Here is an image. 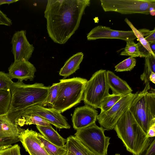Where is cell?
Returning a JSON list of instances; mask_svg holds the SVG:
<instances>
[{
	"mask_svg": "<svg viewBox=\"0 0 155 155\" xmlns=\"http://www.w3.org/2000/svg\"><path fill=\"white\" fill-rule=\"evenodd\" d=\"M123 96L112 94H109L102 101L99 108L101 112H104L109 110Z\"/></svg>",
	"mask_w": 155,
	"mask_h": 155,
	"instance_id": "cell-24",
	"label": "cell"
},
{
	"mask_svg": "<svg viewBox=\"0 0 155 155\" xmlns=\"http://www.w3.org/2000/svg\"><path fill=\"white\" fill-rule=\"evenodd\" d=\"M105 12H114L122 14L140 13L148 15L155 9V0H101Z\"/></svg>",
	"mask_w": 155,
	"mask_h": 155,
	"instance_id": "cell-8",
	"label": "cell"
},
{
	"mask_svg": "<svg viewBox=\"0 0 155 155\" xmlns=\"http://www.w3.org/2000/svg\"><path fill=\"white\" fill-rule=\"evenodd\" d=\"M0 155H21L18 144L7 146L0 149Z\"/></svg>",
	"mask_w": 155,
	"mask_h": 155,
	"instance_id": "cell-30",
	"label": "cell"
},
{
	"mask_svg": "<svg viewBox=\"0 0 155 155\" xmlns=\"http://www.w3.org/2000/svg\"><path fill=\"white\" fill-rule=\"evenodd\" d=\"M152 72L155 73V57L150 54L145 58L144 70L140 79L145 84L149 82V77Z\"/></svg>",
	"mask_w": 155,
	"mask_h": 155,
	"instance_id": "cell-22",
	"label": "cell"
},
{
	"mask_svg": "<svg viewBox=\"0 0 155 155\" xmlns=\"http://www.w3.org/2000/svg\"><path fill=\"white\" fill-rule=\"evenodd\" d=\"M155 14V9L152 10L150 11L149 13V14H150L152 16H154Z\"/></svg>",
	"mask_w": 155,
	"mask_h": 155,
	"instance_id": "cell-40",
	"label": "cell"
},
{
	"mask_svg": "<svg viewBox=\"0 0 155 155\" xmlns=\"http://www.w3.org/2000/svg\"><path fill=\"white\" fill-rule=\"evenodd\" d=\"M83 57L84 54L82 52L77 53L72 55L66 61L61 69L59 74L65 78L73 74L79 68Z\"/></svg>",
	"mask_w": 155,
	"mask_h": 155,
	"instance_id": "cell-19",
	"label": "cell"
},
{
	"mask_svg": "<svg viewBox=\"0 0 155 155\" xmlns=\"http://www.w3.org/2000/svg\"><path fill=\"white\" fill-rule=\"evenodd\" d=\"M24 110L41 117L58 129H69L71 127L66 118L61 113L51 108H48L37 104L28 107Z\"/></svg>",
	"mask_w": 155,
	"mask_h": 155,
	"instance_id": "cell-10",
	"label": "cell"
},
{
	"mask_svg": "<svg viewBox=\"0 0 155 155\" xmlns=\"http://www.w3.org/2000/svg\"><path fill=\"white\" fill-rule=\"evenodd\" d=\"M12 25L11 19L0 10V25L10 26Z\"/></svg>",
	"mask_w": 155,
	"mask_h": 155,
	"instance_id": "cell-34",
	"label": "cell"
},
{
	"mask_svg": "<svg viewBox=\"0 0 155 155\" xmlns=\"http://www.w3.org/2000/svg\"><path fill=\"white\" fill-rule=\"evenodd\" d=\"M114 155H120V154L119 153H116Z\"/></svg>",
	"mask_w": 155,
	"mask_h": 155,
	"instance_id": "cell-42",
	"label": "cell"
},
{
	"mask_svg": "<svg viewBox=\"0 0 155 155\" xmlns=\"http://www.w3.org/2000/svg\"><path fill=\"white\" fill-rule=\"evenodd\" d=\"M88 40L99 39H116L126 41L134 40L137 38L132 31H118L110 27L99 25L93 28L87 34Z\"/></svg>",
	"mask_w": 155,
	"mask_h": 155,
	"instance_id": "cell-12",
	"label": "cell"
},
{
	"mask_svg": "<svg viewBox=\"0 0 155 155\" xmlns=\"http://www.w3.org/2000/svg\"><path fill=\"white\" fill-rule=\"evenodd\" d=\"M76 130L74 136L96 155H107L110 138L105 136L102 127L95 123Z\"/></svg>",
	"mask_w": 155,
	"mask_h": 155,
	"instance_id": "cell-7",
	"label": "cell"
},
{
	"mask_svg": "<svg viewBox=\"0 0 155 155\" xmlns=\"http://www.w3.org/2000/svg\"><path fill=\"white\" fill-rule=\"evenodd\" d=\"M107 79L108 85L113 94L124 96L133 91L126 81L110 71H107Z\"/></svg>",
	"mask_w": 155,
	"mask_h": 155,
	"instance_id": "cell-16",
	"label": "cell"
},
{
	"mask_svg": "<svg viewBox=\"0 0 155 155\" xmlns=\"http://www.w3.org/2000/svg\"><path fill=\"white\" fill-rule=\"evenodd\" d=\"M150 88L148 82L143 89L138 92L129 109L147 134L150 127L155 124V90L150 91Z\"/></svg>",
	"mask_w": 155,
	"mask_h": 155,
	"instance_id": "cell-4",
	"label": "cell"
},
{
	"mask_svg": "<svg viewBox=\"0 0 155 155\" xmlns=\"http://www.w3.org/2000/svg\"><path fill=\"white\" fill-rule=\"evenodd\" d=\"M138 92L131 93L123 96L109 110L104 112H101L97 117L101 127L107 131L113 129L120 117L129 109Z\"/></svg>",
	"mask_w": 155,
	"mask_h": 155,
	"instance_id": "cell-9",
	"label": "cell"
},
{
	"mask_svg": "<svg viewBox=\"0 0 155 155\" xmlns=\"http://www.w3.org/2000/svg\"><path fill=\"white\" fill-rule=\"evenodd\" d=\"M142 34L145 40L149 43L155 42V29L153 30L143 28L138 30Z\"/></svg>",
	"mask_w": 155,
	"mask_h": 155,
	"instance_id": "cell-32",
	"label": "cell"
},
{
	"mask_svg": "<svg viewBox=\"0 0 155 155\" xmlns=\"http://www.w3.org/2000/svg\"><path fill=\"white\" fill-rule=\"evenodd\" d=\"M149 81L155 84V73L152 72L149 77Z\"/></svg>",
	"mask_w": 155,
	"mask_h": 155,
	"instance_id": "cell-38",
	"label": "cell"
},
{
	"mask_svg": "<svg viewBox=\"0 0 155 155\" xmlns=\"http://www.w3.org/2000/svg\"><path fill=\"white\" fill-rule=\"evenodd\" d=\"M90 0H48L44 12L49 37L60 44H65L79 27Z\"/></svg>",
	"mask_w": 155,
	"mask_h": 155,
	"instance_id": "cell-1",
	"label": "cell"
},
{
	"mask_svg": "<svg viewBox=\"0 0 155 155\" xmlns=\"http://www.w3.org/2000/svg\"><path fill=\"white\" fill-rule=\"evenodd\" d=\"M41 134L50 142L59 147L65 146L67 139L62 137L52 127L36 125Z\"/></svg>",
	"mask_w": 155,
	"mask_h": 155,
	"instance_id": "cell-18",
	"label": "cell"
},
{
	"mask_svg": "<svg viewBox=\"0 0 155 155\" xmlns=\"http://www.w3.org/2000/svg\"><path fill=\"white\" fill-rule=\"evenodd\" d=\"M137 44L138 45L139 50L140 53V57L145 58L151 54L139 41Z\"/></svg>",
	"mask_w": 155,
	"mask_h": 155,
	"instance_id": "cell-35",
	"label": "cell"
},
{
	"mask_svg": "<svg viewBox=\"0 0 155 155\" xmlns=\"http://www.w3.org/2000/svg\"><path fill=\"white\" fill-rule=\"evenodd\" d=\"M66 155H74L72 153L69 151H67V152Z\"/></svg>",
	"mask_w": 155,
	"mask_h": 155,
	"instance_id": "cell-41",
	"label": "cell"
},
{
	"mask_svg": "<svg viewBox=\"0 0 155 155\" xmlns=\"http://www.w3.org/2000/svg\"><path fill=\"white\" fill-rule=\"evenodd\" d=\"M124 49L120 53L121 55L128 56L133 58L140 57L138 45L134 40L127 41Z\"/></svg>",
	"mask_w": 155,
	"mask_h": 155,
	"instance_id": "cell-25",
	"label": "cell"
},
{
	"mask_svg": "<svg viewBox=\"0 0 155 155\" xmlns=\"http://www.w3.org/2000/svg\"><path fill=\"white\" fill-rule=\"evenodd\" d=\"M22 130L6 114L0 116V138L18 137Z\"/></svg>",
	"mask_w": 155,
	"mask_h": 155,
	"instance_id": "cell-17",
	"label": "cell"
},
{
	"mask_svg": "<svg viewBox=\"0 0 155 155\" xmlns=\"http://www.w3.org/2000/svg\"><path fill=\"white\" fill-rule=\"evenodd\" d=\"M147 137H153L155 136V124L151 126L149 129L147 133Z\"/></svg>",
	"mask_w": 155,
	"mask_h": 155,
	"instance_id": "cell-36",
	"label": "cell"
},
{
	"mask_svg": "<svg viewBox=\"0 0 155 155\" xmlns=\"http://www.w3.org/2000/svg\"><path fill=\"white\" fill-rule=\"evenodd\" d=\"M109 89L107 71L100 69L95 72L87 81L83 100L85 104L95 109L99 108L103 100L109 94Z\"/></svg>",
	"mask_w": 155,
	"mask_h": 155,
	"instance_id": "cell-6",
	"label": "cell"
},
{
	"mask_svg": "<svg viewBox=\"0 0 155 155\" xmlns=\"http://www.w3.org/2000/svg\"><path fill=\"white\" fill-rule=\"evenodd\" d=\"M8 70V75L12 79H17L20 81L28 80L33 81L36 71V68L32 64L24 59L14 61Z\"/></svg>",
	"mask_w": 155,
	"mask_h": 155,
	"instance_id": "cell-15",
	"label": "cell"
},
{
	"mask_svg": "<svg viewBox=\"0 0 155 155\" xmlns=\"http://www.w3.org/2000/svg\"><path fill=\"white\" fill-rule=\"evenodd\" d=\"M114 129L127 150L138 155L148 137L129 109L120 117Z\"/></svg>",
	"mask_w": 155,
	"mask_h": 155,
	"instance_id": "cell-3",
	"label": "cell"
},
{
	"mask_svg": "<svg viewBox=\"0 0 155 155\" xmlns=\"http://www.w3.org/2000/svg\"><path fill=\"white\" fill-rule=\"evenodd\" d=\"M13 82L8 74L0 71V90H10Z\"/></svg>",
	"mask_w": 155,
	"mask_h": 155,
	"instance_id": "cell-31",
	"label": "cell"
},
{
	"mask_svg": "<svg viewBox=\"0 0 155 155\" xmlns=\"http://www.w3.org/2000/svg\"><path fill=\"white\" fill-rule=\"evenodd\" d=\"M87 81L80 77L60 80L59 92L51 108L63 113L80 103Z\"/></svg>",
	"mask_w": 155,
	"mask_h": 155,
	"instance_id": "cell-5",
	"label": "cell"
},
{
	"mask_svg": "<svg viewBox=\"0 0 155 155\" xmlns=\"http://www.w3.org/2000/svg\"><path fill=\"white\" fill-rule=\"evenodd\" d=\"M36 131L23 129L18 137L26 151L30 155H48L37 137Z\"/></svg>",
	"mask_w": 155,
	"mask_h": 155,
	"instance_id": "cell-14",
	"label": "cell"
},
{
	"mask_svg": "<svg viewBox=\"0 0 155 155\" xmlns=\"http://www.w3.org/2000/svg\"><path fill=\"white\" fill-rule=\"evenodd\" d=\"M136 59L130 57L115 66V71L117 72L130 71L136 66Z\"/></svg>",
	"mask_w": 155,
	"mask_h": 155,
	"instance_id": "cell-27",
	"label": "cell"
},
{
	"mask_svg": "<svg viewBox=\"0 0 155 155\" xmlns=\"http://www.w3.org/2000/svg\"><path fill=\"white\" fill-rule=\"evenodd\" d=\"M59 91V83H53L50 87L47 98L42 104L43 106H46L47 104L52 106L55 101Z\"/></svg>",
	"mask_w": 155,
	"mask_h": 155,
	"instance_id": "cell-29",
	"label": "cell"
},
{
	"mask_svg": "<svg viewBox=\"0 0 155 155\" xmlns=\"http://www.w3.org/2000/svg\"><path fill=\"white\" fill-rule=\"evenodd\" d=\"M12 100L10 90H0V116L7 114Z\"/></svg>",
	"mask_w": 155,
	"mask_h": 155,
	"instance_id": "cell-23",
	"label": "cell"
},
{
	"mask_svg": "<svg viewBox=\"0 0 155 155\" xmlns=\"http://www.w3.org/2000/svg\"><path fill=\"white\" fill-rule=\"evenodd\" d=\"M150 48L152 52L155 53V42L149 43Z\"/></svg>",
	"mask_w": 155,
	"mask_h": 155,
	"instance_id": "cell-39",
	"label": "cell"
},
{
	"mask_svg": "<svg viewBox=\"0 0 155 155\" xmlns=\"http://www.w3.org/2000/svg\"><path fill=\"white\" fill-rule=\"evenodd\" d=\"M124 21L131 29L141 44L149 51L150 53L155 57V54L152 51L149 43L144 38L142 33L137 30L127 18H125Z\"/></svg>",
	"mask_w": 155,
	"mask_h": 155,
	"instance_id": "cell-26",
	"label": "cell"
},
{
	"mask_svg": "<svg viewBox=\"0 0 155 155\" xmlns=\"http://www.w3.org/2000/svg\"><path fill=\"white\" fill-rule=\"evenodd\" d=\"M11 44L12 51L14 61L23 59L28 61L31 56L34 48L28 40L25 30L16 32L12 37Z\"/></svg>",
	"mask_w": 155,
	"mask_h": 155,
	"instance_id": "cell-11",
	"label": "cell"
},
{
	"mask_svg": "<svg viewBox=\"0 0 155 155\" xmlns=\"http://www.w3.org/2000/svg\"><path fill=\"white\" fill-rule=\"evenodd\" d=\"M138 155H155V137H148Z\"/></svg>",
	"mask_w": 155,
	"mask_h": 155,
	"instance_id": "cell-28",
	"label": "cell"
},
{
	"mask_svg": "<svg viewBox=\"0 0 155 155\" xmlns=\"http://www.w3.org/2000/svg\"><path fill=\"white\" fill-rule=\"evenodd\" d=\"M19 141L18 137L0 138V149L4 147L11 145Z\"/></svg>",
	"mask_w": 155,
	"mask_h": 155,
	"instance_id": "cell-33",
	"label": "cell"
},
{
	"mask_svg": "<svg viewBox=\"0 0 155 155\" xmlns=\"http://www.w3.org/2000/svg\"><path fill=\"white\" fill-rule=\"evenodd\" d=\"M50 87L42 83L28 84L23 81L13 82L10 88L12 100L8 113L19 112L37 104L42 105L47 98Z\"/></svg>",
	"mask_w": 155,
	"mask_h": 155,
	"instance_id": "cell-2",
	"label": "cell"
},
{
	"mask_svg": "<svg viewBox=\"0 0 155 155\" xmlns=\"http://www.w3.org/2000/svg\"><path fill=\"white\" fill-rule=\"evenodd\" d=\"M18 1V0H0V5L4 4H8L9 5L10 4L15 2Z\"/></svg>",
	"mask_w": 155,
	"mask_h": 155,
	"instance_id": "cell-37",
	"label": "cell"
},
{
	"mask_svg": "<svg viewBox=\"0 0 155 155\" xmlns=\"http://www.w3.org/2000/svg\"><path fill=\"white\" fill-rule=\"evenodd\" d=\"M65 145L67 151L74 155H96L75 136L68 137Z\"/></svg>",
	"mask_w": 155,
	"mask_h": 155,
	"instance_id": "cell-20",
	"label": "cell"
},
{
	"mask_svg": "<svg viewBox=\"0 0 155 155\" xmlns=\"http://www.w3.org/2000/svg\"><path fill=\"white\" fill-rule=\"evenodd\" d=\"M37 136L48 155H66L67 150L66 145L64 147H59L49 142L40 133H38Z\"/></svg>",
	"mask_w": 155,
	"mask_h": 155,
	"instance_id": "cell-21",
	"label": "cell"
},
{
	"mask_svg": "<svg viewBox=\"0 0 155 155\" xmlns=\"http://www.w3.org/2000/svg\"><path fill=\"white\" fill-rule=\"evenodd\" d=\"M98 115L95 109L87 105L76 108L72 117L73 128L79 130L95 123Z\"/></svg>",
	"mask_w": 155,
	"mask_h": 155,
	"instance_id": "cell-13",
	"label": "cell"
}]
</instances>
